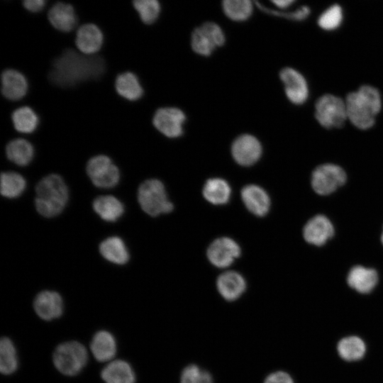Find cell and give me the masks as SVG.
I'll use <instances>...</instances> for the list:
<instances>
[{"mask_svg": "<svg viewBox=\"0 0 383 383\" xmlns=\"http://www.w3.org/2000/svg\"><path fill=\"white\" fill-rule=\"evenodd\" d=\"M104 69L105 63L100 56L86 55L67 49L53 61L48 78L55 85L70 87L100 77Z\"/></svg>", "mask_w": 383, "mask_h": 383, "instance_id": "obj_1", "label": "cell"}, {"mask_svg": "<svg viewBox=\"0 0 383 383\" xmlns=\"http://www.w3.org/2000/svg\"><path fill=\"white\" fill-rule=\"evenodd\" d=\"M348 119L357 128L367 130L372 127L382 107L379 91L370 85L349 93L345 100Z\"/></svg>", "mask_w": 383, "mask_h": 383, "instance_id": "obj_2", "label": "cell"}, {"mask_svg": "<svg viewBox=\"0 0 383 383\" xmlns=\"http://www.w3.org/2000/svg\"><path fill=\"white\" fill-rule=\"evenodd\" d=\"M35 192L36 211L45 218L59 215L68 201V188L63 179L57 174L42 178L36 185Z\"/></svg>", "mask_w": 383, "mask_h": 383, "instance_id": "obj_3", "label": "cell"}, {"mask_svg": "<svg viewBox=\"0 0 383 383\" xmlns=\"http://www.w3.org/2000/svg\"><path fill=\"white\" fill-rule=\"evenodd\" d=\"M138 201L142 210L151 216L167 213L173 209L164 184L156 179H147L139 186Z\"/></svg>", "mask_w": 383, "mask_h": 383, "instance_id": "obj_4", "label": "cell"}, {"mask_svg": "<svg viewBox=\"0 0 383 383\" xmlns=\"http://www.w3.org/2000/svg\"><path fill=\"white\" fill-rule=\"evenodd\" d=\"M88 355L85 347L79 342L69 341L59 345L53 353V362L62 374L74 376L85 366Z\"/></svg>", "mask_w": 383, "mask_h": 383, "instance_id": "obj_5", "label": "cell"}, {"mask_svg": "<svg viewBox=\"0 0 383 383\" xmlns=\"http://www.w3.org/2000/svg\"><path fill=\"white\" fill-rule=\"evenodd\" d=\"M315 117L326 128L342 127L348 120L345 101L330 94L321 96L315 104Z\"/></svg>", "mask_w": 383, "mask_h": 383, "instance_id": "obj_6", "label": "cell"}, {"mask_svg": "<svg viewBox=\"0 0 383 383\" xmlns=\"http://www.w3.org/2000/svg\"><path fill=\"white\" fill-rule=\"evenodd\" d=\"M86 171L93 184L99 188L114 187L120 180L118 167L105 155L91 157L87 162Z\"/></svg>", "mask_w": 383, "mask_h": 383, "instance_id": "obj_7", "label": "cell"}, {"mask_svg": "<svg viewBox=\"0 0 383 383\" xmlns=\"http://www.w3.org/2000/svg\"><path fill=\"white\" fill-rule=\"evenodd\" d=\"M225 40L221 28L216 23L207 22L194 30L191 45L196 53L209 56L216 48L222 46Z\"/></svg>", "mask_w": 383, "mask_h": 383, "instance_id": "obj_8", "label": "cell"}, {"mask_svg": "<svg viewBox=\"0 0 383 383\" xmlns=\"http://www.w3.org/2000/svg\"><path fill=\"white\" fill-rule=\"evenodd\" d=\"M345 181L346 174L340 166L323 164L313 170L311 185L318 194L328 195L343 186Z\"/></svg>", "mask_w": 383, "mask_h": 383, "instance_id": "obj_9", "label": "cell"}, {"mask_svg": "<svg viewBox=\"0 0 383 383\" xmlns=\"http://www.w3.org/2000/svg\"><path fill=\"white\" fill-rule=\"evenodd\" d=\"M186 120L184 112L175 107L158 109L152 118L155 128L168 138H177L183 133Z\"/></svg>", "mask_w": 383, "mask_h": 383, "instance_id": "obj_10", "label": "cell"}, {"mask_svg": "<svg viewBox=\"0 0 383 383\" xmlns=\"http://www.w3.org/2000/svg\"><path fill=\"white\" fill-rule=\"evenodd\" d=\"M240 255V248L233 239L227 237L213 240L207 249L210 262L219 268L228 267Z\"/></svg>", "mask_w": 383, "mask_h": 383, "instance_id": "obj_11", "label": "cell"}, {"mask_svg": "<svg viewBox=\"0 0 383 383\" xmlns=\"http://www.w3.org/2000/svg\"><path fill=\"white\" fill-rule=\"evenodd\" d=\"M231 153L238 164L243 166H250L260 158L262 145L255 136L243 134L233 141Z\"/></svg>", "mask_w": 383, "mask_h": 383, "instance_id": "obj_12", "label": "cell"}, {"mask_svg": "<svg viewBox=\"0 0 383 383\" xmlns=\"http://www.w3.org/2000/svg\"><path fill=\"white\" fill-rule=\"evenodd\" d=\"M279 77L284 84L285 94L292 103L301 104L306 101L308 84L299 72L292 67H285L280 71Z\"/></svg>", "mask_w": 383, "mask_h": 383, "instance_id": "obj_13", "label": "cell"}, {"mask_svg": "<svg viewBox=\"0 0 383 383\" xmlns=\"http://www.w3.org/2000/svg\"><path fill=\"white\" fill-rule=\"evenodd\" d=\"M33 307L40 318L45 321H51L62 315L63 301L57 292L45 290L36 295Z\"/></svg>", "mask_w": 383, "mask_h": 383, "instance_id": "obj_14", "label": "cell"}, {"mask_svg": "<svg viewBox=\"0 0 383 383\" xmlns=\"http://www.w3.org/2000/svg\"><path fill=\"white\" fill-rule=\"evenodd\" d=\"M104 35L94 23L82 25L77 30L75 45L79 51L86 55H93L101 48Z\"/></svg>", "mask_w": 383, "mask_h": 383, "instance_id": "obj_15", "label": "cell"}, {"mask_svg": "<svg viewBox=\"0 0 383 383\" xmlns=\"http://www.w3.org/2000/svg\"><path fill=\"white\" fill-rule=\"evenodd\" d=\"M334 234L330 220L323 215H316L305 225L303 235L305 240L317 246L324 245Z\"/></svg>", "mask_w": 383, "mask_h": 383, "instance_id": "obj_16", "label": "cell"}, {"mask_svg": "<svg viewBox=\"0 0 383 383\" xmlns=\"http://www.w3.org/2000/svg\"><path fill=\"white\" fill-rule=\"evenodd\" d=\"M1 93L11 101H17L23 98L28 88L25 76L13 69L5 70L1 73Z\"/></svg>", "mask_w": 383, "mask_h": 383, "instance_id": "obj_17", "label": "cell"}, {"mask_svg": "<svg viewBox=\"0 0 383 383\" xmlns=\"http://www.w3.org/2000/svg\"><path fill=\"white\" fill-rule=\"evenodd\" d=\"M241 199L248 210L255 216H264L270 210V197L259 186L255 184L245 186L241 191Z\"/></svg>", "mask_w": 383, "mask_h": 383, "instance_id": "obj_18", "label": "cell"}, {"mask_svg": "<svg viewBox=\"0 0 383 383\" xmlns=\"http://www.w3.org/2000/svg\"><path fill=\"white\" fill-rule=\"evenodd\" d=\"M216 287L225 300L233 301L244 293L246 289V282L244 277L238 272L228 271L218 277Z\"/></svg>", "mask_w": 383, "mask_h": 383, "instance_id": "obj_19", "label": "cell"}, {"mask_svg": "<svg viewBox=\"0 0 383 383\" xmlns=\"http://www.w3.org/2000/svg\"><path fill=\"white\" fill-rule=\"evenodd\" d=\"M48 18L55 28L62 32H70L77 25L73 6L64 2L55 4L48 11Z\"/></svg>", "mask_w": 383, "mask_h": 383, "instance_id": "obj_20", "label": "cell"}, {"mask_svg": "<svg viewBox=\"0 0 383 383\" xmlns=\"http://www.w3.org/2000/svg\"><path fill=\"white\" fill-rule=\"evenodd\" d=\"M378 282V274L374 269L355 266L350 270L347 282L355 291L361 294L372 292Z\"/></svg>", "mask_w": 383, "mask_h": 383, "instance_id": "obj_21", "label": "cell"}, {"mask_svg": "<svg viewBox=\"0 0 383 383\" xmlns=\"http://www.w3.org/2000/svg\"><path fill=\"white\" fill-rule=\"evenodd\" d=\"M99 252L107 261L116 265H125L130 258L129 252L124 241L118 236H111L99 245Z\"/></svg>", "mask_w": 383, "mask_h": 383, "instance_id": "obj_22", "label": "cell"}, {"mask_svg": "<svg viewBox=\"0 0 383 383\" xmlns=\"http://www.w3.org/2000/svg\"><path fill=\"white\" fill-rule=\"evenodd\" d=\"M93 209L104 221L115 222L124 213V206L119 199L111 195L100 196L93 201Z\"/></svg>", "mask_w": 383, "mask_h": 383, "instance_id": "obj_23", "label": "cell"}, {"mask_svg": "<svg viewBox=\"0 0 383 383\" xmlns=\"http://www.w3.org/2000/svg\"><path fill=\"white\" fill-rule=\"evenodd\" d=\"M101 376L106 383H135V381L131 366L121 360L108 364L102 370Z\"/></svg>", "mask_w": 383, "mask_h": 383, "instance_id": "obj_24", "label": "cell"}, {"mask_svg": "<svg viewBox=\"0 0 383 383\" xmlns=\"http://www.w3.org/2000/svg\"><path fill=\"white\" fill-rule=\"evenodd\" d=\"M90 347L94 357L99 362L110 360L116 352V340L106 331H98L94 335Z\"/></svg>", "mask_w": 383, "mask_h": 383, "instance_id": "obj_25", "label": "cell"}, {"mask_svg": "<svg viewBox=\"0 0 383 383\" xmlns=\"http://www.w3.org/2000/svg\"><path fill=\"white\" fill-rule=\"evenodd\" d=\"M115 89L118 95L128 101H136L143 94L138 77L131 72H125L116 77Z\"/></svg>", "mask_w": 383, "mask_h": 383, "instance_id": "obj_26", "label": "cell"}, {"mask_svg": "<svg viewBox=\"0 0 383 383\" xmlns=\"http://www.w3.org/2000/svg\"><path fill=\"white\" fill-rule=\"evenodd\" d=\"M7 158L19 166L28 165L34 156V148L31 143L23 138L11 140L6 146Z\"/></svg>", "mask_w": 383, "mask_h": 383, "instance_id": "obj_27", "label": "cell"}, {"mask_svg": "<svg viewBox=\"0 0 383 383\" xmlns=\"http://www.w3.org/2000/svg\"><path fill=\"white\" fill-rule=\"evenodd\" d=\"M204 197L211 204H226L231 197V189L228 183L221 178L208 179L203 188Z\"/></svg>", "mask_w": 383, "mask_h": 383, "instance_id": "obj_28", "label": "cell"}, {"mask_svg": "<svg viewBox=\"0 0 383 383\" xmlns=\"http://www.w3.org/2000/svg\"><path fill=\"white\" fill-rule=\"evenodd\" d=\"M339 356L348 362L357 361L362 359L366 353L365 341L357 335L343 338L337 345Z\"/></svg>", "mask_w": 383, "mask_h": 383, "instance_id": "obj_29", "label": "cell"}, {"mask_svg": "<svg viewBox=\"0 0 383 383\" xmlns=\"http://www.w3.org/2000/svg\"><path fill=\"white\" fill-rule=\"evenodd\" d=\"M14 128L22 133H31L37 128L39 118L36 113L29 106H21L14 110L11 114Z\"/></svg>", "mask_w": 383, "mask_h": 383, "instance_id": "obj_30", "label": "cell"}, {"mask_svg": "<svg viewBox=\"0 0 383 383\" xmlns=\"http://www.w3.org/2000/svg\"><path fill=\"white\" fill-rule=\"evenodd\" d=\"M26 187L24 177L15 172H4L1 174V194L13 199L21 196Z\"/></svg>", "mask_w": 383, "mask_h": 383, "instance_id": "obj_31", "label": "cell"}, {"mask_svg": "<svg viewBox=\"0 0 383 383\" xmlns=\"http://www.w3.org/2000/svg\"><path fill=\"white\" fill-rule=\"evenodd\" d=\"M18 367V359L13 342L4 337L0 342V370L4 374H11Z\"/></svg>", "mask_w": 383, "mask_h": 383, "instance_id": "obj_32", "label": "cell"}, {"mask_svg": "<svg viewBox=\"0 0 383 383\" xmlns=\"http://www.w3.org/2000/svg\"><path fill=\"white\" fill-rule=\"evenodd\" d=\"M222 6L226 16L234 21H245L252 12V4L249 0H226Z\"/></svg>", "mask_w": 383, "mask_h": 383, "instance_id": "obj_33", "label": "cell"}, {"mask_svg": "<svg viewBox=\"0 0 383 383\" xmlns=\"http://www.w3.org/2000/svg\"><path fill=\"white\" fill-rule=\"evenodd\" d=\"M133 6L140 20L146 24L154 23L160 12V5L157 0H135Z\"/></svg>", "mask_w": 383, "mask_h": 383, "instance_id": "obj_34", "label": "cell"}, {"mask_svg": "<svg viewBox=\"0 0 383 383\" xmlns=\"http://www.w3.org/2000/svg\"><path fill=\"white\" fill-rule=\"evenodd\" d=\"M343 20V11L340 5L333 4L325 10L319 16L318 26L327 30L336 29Z\"/></svg>", "mask_w": 383, "mask_h": 383, "instance_id": "obj_35", "label": "cell"}, {"mask_svg": "<svg viewBox=\"0 0 383 383\" xmlns=\"http://www.w3.org/2000/svg\"><path fill=\"white\" fill-rule=\"evenodd\" d=\"M180 383H213V378L208 371L196 365H189L182 370Z\"/></svg>", "mask_w": 383, "mask_h": 383, "instance_id": "obj_36", "label": "cell"}, {"mask_svg": "<svg viewBox=\"0 0 383 383\" xmlns=\"http://www.w3.org/2000/svg\"><path fill=\"white\" fill-rule=\"evenodd\" d=\"M256 4H257V6L260 7V9H262V11L265 12L270 13L271 14H273L279 17H284V18H287L288 19L294 20V21H303L306 19L309 16L311 12L310 9L307 6H303L302 7L296 10L294 12L284 13V12H279L278 11H273V10L267 9L262 6V5L260 4L257 2H256Z\"/></svg>", "mask_w": 383, "mask_h": 383, "instance_id": "obj_37", "label": "cell"}, {"mask_svg": "<svg viewBox=\"0 0 383 383\" xmlns=\"http://www.w3.org/2000/svg\"><path fill=\"white\" fill-rule=\"evenodd\" d=\"M264 383H294V381L287 372L276 371L267 375Z\"/></svg>", "mask_w": 383, "mask_h": 383, "instance_id": "obj_38", "label": "cell"}, {"mask_svg": "<svg viewBox=\"0 0 383 383\" xmlns=\"http://www.w3.org/2000/svg\"><path fill=\"white\" fill-rule=\"evenodd\" d=\"M46 4L44 0H25L23 1L24 8L33 13L40 11Z\"/></svg>", "mask_w": 383, "mask_h": 383, "instance_id": "obj_39", "label": "cell"}, {"mask_svg": "<svg viewBox=\"0 0 383 383\" xmlns=\"http://www.w3.org/2000/svg\"><path fill=\"white\" fill-rule=\"evenodd\" d=\"M275 6L281 9H286L288 6H290L293 3L294 0H276L272 1Z\"/></svg>", "mask_w": 383, "mask_h": 383, "instance_id": "obj_40", "label": "cell"}, {"mask_svg": "<svg viewBox=\"0 0 383 383\" xmlns=\"http://www.w3.org/2000/svg\"><path fill=\"white\" fill-rule=\"evenodd\" d=\"M381 240H382V243L383 244V231H382V237H381Z\"/></svg>", "mask_w": 383, "mask_h": 383, "instance_id": "obj_41", "label": "cell"}]
</instances>
